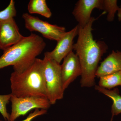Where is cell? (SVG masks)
Wrapping results in <instances>:
<instances>
[{"instance_id": "obj_12", "label": "cell", "mask_w": 121, "mask_h": 121, "mask_svg": "<svg viewBox=\"0 0 121 121\" xmlns=\"http://www.w3.org/2000/svg\"><path fill=\"white\" fill-rule=\"evenodd\" d=\"M95 90L99 93L103 94L109 97L113 101L111 107V113L112 117L117 115L121 113V95L119 94L118 89L115 88L113 90H109L95 85Z\"/></svg>"}, {"instance_id": "obj_8", "label": "cell", "mask_w": 121, "mask_h": 121, "mask_svg": "<svg viewBox=\"0 0 121 121\" xmlns=\"http://www.w3.org/2000/svg\"><path fill=\"white\" fill-rule=\"evenodd\" d=\"M79 59L76 54L72 52L64 59L61 65V75L63 89L65 91L76 78L82 75Z\"/></svg>"}, {"instance_id": "obj_15", "label": "cell", "mask_w": 121, "mask_h": 121, "mask_svg": "<svg viewBox=\"0 0 121 121\" xmlns=\"http://www.w3.org/2000/svg\"><path fill=\"white\" fill-rule=\"evenodd\" d=\"M103 10L107 13V20L111 22L114 20L115 13L117 12L119 7L117 0H102Z\"/></svg>"}, {"instance_id": "obj_18", "label": "cell", "mask_w": 121, "mask_h": 121, "mask_svg": "<svg viewBox=\"0 0 121 121\" xmlns=\"http://www.w3.org/2000/svg\"><path fill=\"white\" fill-rule=\"evenodd\" d=\"M47 112V110L39 109H35L34 112L30 113L26 119L22 121H31L32 120L38 116L43 115ZM0 121H1L0 120Z\"/></svg>"}, {"instance_id": "obj_10", "label": "cell", "mask_w": 121, "mask_h": 121, "mask_svg": "<svg viewBox=\"0 0 121 121\" xmlns=\"http://www.w3.org/2000/svg\"><path fill=\"white\" fill-rule=\"evenodd\" d=\"M95 9L103 10L102 0H79L75 4L72 14L78 25L84 27L90 22Z\"/></svg>"}, {"instance_id": "obj_7", "label": "cell", "mask_w": 121, "mask_h": 121, "mask_svg": "<svg viewBox=\"0 0 121 121\" xmlns=\"http://www.w3.org/2000/svg\"><path fill=\"white\" fill-rule=\"evenodd\" d=\"M78 25L69 31L66 32L62 37L57 41L54 50L50 52H45L44 56L60 64L67 56L73 52L74 39L78 35Z\"/></svg>"}, {"instance_id": "obj_3", "label": "cell", "mask_w": 121, "mask_h": 121, "mask_svg": "<svg viewBox=\"0 0 121 121\" xmlns=\"http://www.w3.org/2000/svg\"><path fill=\"white\" fill-rule=\"evenodd\" d=\"M10 81L13 95L47 98L43 60L37 58L30 67L21 73L13 71Z\"/></svg>"}, {"instance_id": "obj_17", "label": "cell", "mask_w": 121, "mask_h": 121, "mask_svg": "<svg viewBox=\"0 0 121 121\" xmlns=\"http://www.w3.org/2000/svg\"><path fill=\"white\" fill-rule=\"evenodd\" d=\"M12 94L0 95V113L5 121H9L10 114L8 113L7 105L11 99Z\"/></svg>"}, {"instance_id": "obj_5", "label": "cell", "mask_w": 121, "mask_h": 121, "mask_svg": "<svg viewBox=\"0 0 121 121\" xmlns=\"http://www.w3.org/2000/svg\"><path fill=\"white\" fill-rule=\"evenodd\" d=\"M10 101L12 110L9 121H15L33 109L47 110L51 104L47 98L39 97H18L12 95Z\"/></svg>"}, {"instance_id": "obj_14", "label": "cell", "mask_w": 121, "mask_h": 121, "mask_svg": "<svg viewBox=\"0 0 121 121\" xmlns=\"http://www.w3.org/2000/svg\"><path fill=\"white\" fill-rule=\"evenodd\" d=\"M99 86L109 90L121 86V71L99 78Z\"/></svg>"}, {"instance_id": "obj_16", "label": "cell", "mask_w": 121, "mask_h": 121, "mask_svg": "<svg viewBox=\"0 0 121 121\" xmlns=\"http://www.w3.org/2000/svg\"><path fill=\"white\" fill-rule=\"evenodd\" d=\"M15 4V1L11 0L7 8L0 11V22L7 21L16 16L17 12Z\"/></svg>"}, {"instance_id": "obj_20", "label": "cell", "mask_w": 121, "mask_h": 121, "mask_svg": "<svg viewBox=\"0 0 121 121\" xmlns=\"http://www.w3.org/2000/svg\"><path fill=\"white\" fill-rule=\"evenodd\" d=\"M113 117H111V120L110 121H113Z\"/></svg>"}, {"instance_id": "obj_11", "label": "cell", "mask_w": 121, "mask_h": 121, "mask_svg": "<svg viewBox=\"0 0 121 121\" xmlns=\"http://www.w3.org/2000/svg\"><path fill=\"white\" fill-rule=\"evenodd\" d=\"M121 71V52L112 51L99 66L95 75L102 77Z\"/></svg>"}, {"instance_id": "obj_13", "label": "cell", "mask_w": 121, "mask_h": 121, "mask_svg": "<svg viewBox=\"0 0 121 121\" xmlns=\"http://www.w3.org/2000/svg\"><path fill=\"white\" fill-rule=\"evenodd\" d=\"M27 8L30 14H39L47 18H50L52 16L45 0H30Z\"/></svg>"}, {"instance_id": "obj_2", "label": "cell", "mask_w": 121, "mask_h": 121, "mask_svg": "<svg viewBox=\"0 0 121 121\" xmlns=\"http://www.w3.org/2000/svg\"><path fill=\"white\" fill-rule=\"evenodd\" d=\"M42 37L31 33L4 51L0 57V69L13 66L14 71L21 73L30 67L46 47Z\"/></svg>"}, {"instance_id": "obj_4", "label": "cell", "mask_w": 121, "mask_h": 121, "mask_svg": "<svg viewBox=\"0 0 121 121\" xmlns=\"http://www.w3.org/2000/svg\"><path fill=\"white\" fill-rule=\"evenodd\" d=\"M44 72L47 98L51 105L62 99L64 91L61 75V65L44 56Z\"/></svg>"}, {"instance_id": "obj_19", "label": "cell", "mask_w": 121, "mask_h": 121, "mask_svg": "<svg viewBox=\"0 0 121 121\" xmlns=\"http://www.w3.org/2000/svg\"><path fill=\"white\" fill-rule=\"evenodd\" d=\"M118 19L119 21H121V5L117 11Z\"/></svg>"}, {"instance_id": "obj_9", "label": "cell", "mask_w": 121, "mask_h": 121, "mask_svg": "<svg viewBox=\"0 0 121 121\" xmlns=\"http://www.w3.org/2000/svg\"><path fill=\"white\" fill-rule=\"evenodd\" d=\"M24 37L14 18L0 22V50L5 51L19 43Z\"/></svg>"}, {"instance_id": "obj_6", "label": "cell", "mask_w": 121, "mask_h": 121, "mask_svg": "<svg viewBox=\"0 0 121 121\" xmlns=\"http://www.w3.org/2000/svg\"><path fill=\"white\" fill-rule=\"evenodd\" d=\"M22 18L27 29L40 33L48 39L58 41L66 32L64 27L49 23L28 13H23Z\"/></svg>"}, {"instance_id": "obj_1", "label": "cell", "mask_w": 121, "mask_h": 121, "mask_svg": "<svg viewBox=\"0 0 121 121\" xmlns=\"http://www.w3.org/2000/svg\"><path fill=\"white\" fill-rule=\"evenodd\" d=\"M97 19L91 17L84 27L79 26L77 41L74 44L80 62L82 73L80 83L82 87H90L95 85V73L102 56L107 51L108 46L104 41H96L92 34L93 23Z\"/></svg>"}]
</instances>
